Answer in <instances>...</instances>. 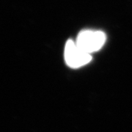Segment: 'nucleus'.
Returning a JSON list of instances; mask_svg holds the SVG:
<instances>
[{
  "label": "nucleus",
  "instance_id": "nucleus-2",
  "mask_svg": "<svg viewBox=\"0 0 132 132\" xmlns=\"http://www.w3.org/2000/svg\"><path fill=\"white\" fill-rule=\"evenodd\" d=\"M64 59L70 68L77 69L88 64L92 61V56L80 49L76 42L69 40L64 48Z\"/></svg>",
  "mask_w": 132,
  "mask_h": 132
},
{
  "label": "nucleus",
  "instance_id": "nucleus-1",
  "mask_svg": "<svg viewBox=\"0 0 132 132\" xmlns=\"http://www.w3.org/2000/svg\"><path fill=\"white\" fill-rule=\"evenodd\" d=\"M106 42V34L100 30H84L79 33L76 43L80 49L89 54L100 50Z\"/></svg>",
  "mask_w": 132,
  "mask_h": 132
}]
</instances>
